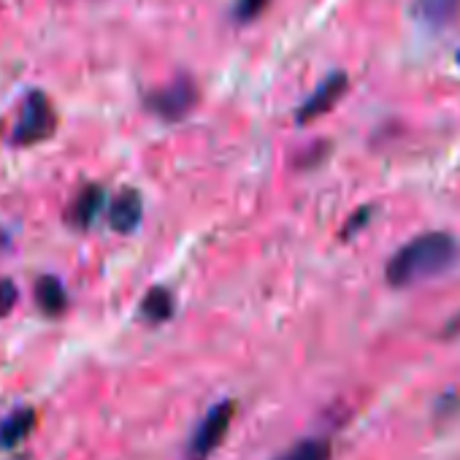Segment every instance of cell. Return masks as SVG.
<instances>
[{
    "label": "cell",
    "instance_id": "cell-1",
    "mask_svg": "<svg viewBox=\"0 0 460 460\" xmlns=\"http://www.w3.org/2000/svg\"><path fill=\"white\" fill-rule=\"evenodd\" d=\"M460 247L449 234H422L406 242L387 263L385 277L393 288H409L414 282L444 274L457 263Z\"/></svg>",
    "mask_w": 460,
    "mask_h": 460
},
{
    "label": "cell",
    "instance_id": "cell-2",
    "mask_svg": "<svg viewBox=\"0 0 460 460\" xmlns=\"http://www.w3.org/2000/svg\"><path fill=\"white\" fill-rule=\"evenodd\" d=\"M236 417V403L234 401H222L217 403L195 428V433L187 441V460H208L211 452H217V447L225 441L230 425H234Z\"/></svg>",
    "mask_w": 460,
    "mask_h": 460
},
{
    "label": "cell",
    "instance_id": "cell-3",
    "mask_svg": "<svg viewBox=\"0 0 460 460\" xmlns=\"http://www.w3.org/2000/svg\"><path fill=\"white\" fill-rule=\"evenodd\" d=\"M55 125H58V117H55L49 98L41 90H33L20 109V119L14 125L12 138H14V144L28 146V144L44 141L47 136H52Z\"/></svg>",
    "mask_w": 460,
    "mask_h": 460
},
{
    "label": "cell",
    "instance_id": "cell-4",
    "mask_svg": "<svg viewBox=\"0 0 460 460\" xmlns=\"http://www.w3.org/2000/svg\"><path fill=\"white\" fill-rule=\"evenodd\" d=\"M195 103H198V87L187 76H179V79L168 82L165 87L146 95V109L165 122L184 119L195 109Z\"/></svg>",
    "mask_w": 460,
    "mask_h": 460
},
{
    "label": "cell",
    "instance_id": "cell-5",
    "mask_svg": "<svg viewBox=\"0 0 460 460\" xmlns=\"http://www.w3.org/2000/svg\"><path fill=\"white\" fill-rule=\"evenodd\" d=\"M347 93V76L344 74H331L301 106H298V114H296V119L301 122V125H306V122H314V119H320V117H325L339 101H341V95Z\"/></svg>",
    "mask_w": 460,
    "mask_h": 460
},
{
    "label": "cell",
    "instance_id": "cell-6",
    "mask_svg": "<svg viewBox=\"0 0 460 460\" xmlns=\"http://www.w3.org/2000/svg\"><path fill=\"white\" fill-rule=\"evenodd\" d=\"M144 217V200L136 190H122L109 206V225L117 234H133Z\"/></svg>",
    "mask_w": 460,
    "mask_h": 460
},
{
    "label": "cell",
    "instance_id": "cell-7",
    "mask_svg": "<svg viewBox=\"0 0 460 460\" xmlns=\"http://www.w3.org/2000/svg\"><path fill=\"white\" fill-rule=\"evenodd\" d=\"M414 17L430 31H447L460 20V0H414Z\"/></svg>",
    "mask_w": 460,
    "mask_h": 460
},
{
    "label": "cell",
    "instance_id": "cell-8",
    "mask_svg": "<svg viewBox=\"0 0 460 460\" xmlns=\"http://www.w3.org/2000/svg\"><path fill=\"white\" fill-rule=\"evenodd\" d=\"M103 198H106L103 187H98V184H87V187L74 198V203H71V206H68V211H66L68 225H74V227H79V230H87V227L95 222V217L101 214V208H103Z\"/></svg>",
    "mask_w": 460,
    "mask_h": 460
},
{
    "label": "cell",
    "instance_id": "cell-9",
    "mask_svg": "<svg viewBox=\"0 0 460 460\" xmlns=\"http://www.w3.org/2000/svg\"><path fill=\"white\" fill-rule=\"evenodd\" d=\"M36 420H39V414L31 406H20L9 417L0 420V449H14V447H20L33 433Z\"/></svg>",
    "mask_w": 460,
    "mask_h": 460
},
{
    "label": "cell",
    "instance_id": "cell-10",
    "mask_svg": "<svg viewBox=\"0 0 460 460\" xmlns=\"http://www.w3.org/2000/svg\"><path fill=\"white\" fill-rule=\"evenodd\" d=\"M36 304L47 317H60L68 309V293L58 277H41L36 282Z\"/></svg>",
    "mask_w": 460,
    "mask_h": 460
},
{
    "label": "cell",
    "instance_id": "cell-11",
    "mask_svg": "<svg viewBox=\"0 0 460 460\" xmlns=\"http://www.w3.org/2000/svg\"><path fill=\"white\" fill-rule=\"evenodd\" d=\"M171 314H173V296H171V290H165V288H152V290L144 296V301H141V317H144L146 323L157 325V323L171 320Z\"/></svg>",
    "mask_w": 460,
    "mask_h": 460
},
{
    "label": "cell",
    "instance_id": "cell-12",
    "mask_svg": "<svg viewBox=\"0 0 460 460\" xmlns=\"http://www.w3.org/2000/svg\"><path fill=\"white\" fill-rule=\"evenodd\" d=\"M331 444L325 438H304L282 452L277 460H331Z\"/></svg>",
    "mask_w": 460,
    "mask_h": 460
},
{
    "label": "cell",
    "instance_id": "cell-13",
    "mask_svg": "<svg viewBox=\"0 0 460 460\" xmlns=\"http://www.w3.org/2000/svg\"><path fill=\"white\" fill-rule=\"evenodd\" d=\"M269 6H271V0H236V4H234V20L239 25H250L258 17H263Z\"/></svg>",
    "mask_w": 460,
    "mask_h": 460
},
{
    "label": "cell",
    "instance_id": "cell-14",
    "mask_svg": "<svg viewBox=\"0 0 460 460\" xmlns=\"http://www.w3.org/2000/svg\"><path fill=\"white\" fill-rule=\"evenodd\" d=\"M17 298H20L17 285H14L12 279H0V320H4V317L14 309Z\"/></svg>",
    "mask_w": 460,
    "mask_h": 460
},
{
    "label": "cell",
    "instance_id": "cell-15",
    "mask_svg": "<svg viewBox=\"0 0 460 460\" xmlns=\"http://www.w3.org/2000/svg\"><path fill=\"white\" fill-rule=\"evenodd\" d=\"M366 217H371V208H360V211H358V214H355V217L349 219V225H347V230H344V236H347V234L352 236L355 230H360V227H363V225L368 222Z\"/></svg>",
    "mask_w": 460,
    "mask_h": 460
},
{
    "label": "cell",
    "instance_id": "cell-16",
    "mask_svg": "<svg viewBox=\"0 0 460 460\" xmlns=\"http://www.w3.org/2000/svg\"><path fill=\"white\" fill-rule=\"evenodd\" d=\"M457 66H460V52H457Z\"/></svg>",
    "mask_w": 460,
    "mask_h": 460
},
{
    "label": "cell",
    "instance_id": "cell-17",
    "mask_svg": "<svg viewBox=\"0 0 460 460\" xmlns=\"http://www.w3.org/2000/svg\"><path fill=\"white\" fill-rule=\"evenodd\" d=\"M0 130H4V122H0Z\"/></svg>",
    "mask_w": 460,
    "mask_h": 460
}]
</instances>
